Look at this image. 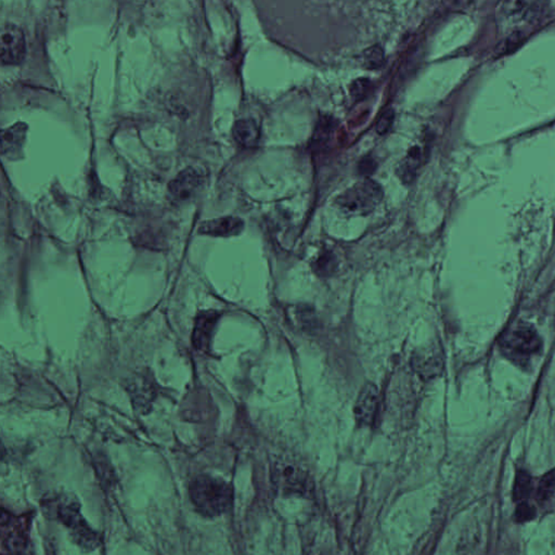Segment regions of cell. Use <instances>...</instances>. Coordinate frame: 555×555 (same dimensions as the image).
I'll list each match as a JSON object with an SVG mask.
<instances>
[{
  "instance_id": "5b68a950",
  "label": "cell",
  "mask_w": 555,
  "mask_h": 555,
  "mask_svg": "<svg viewBox=\"0 0 555 555\" xmlns=\"http://www.w3.org/2000/svg\"><path fill=\"white\" fill-rule=\"evenodd\" d=\"M0 57L3 64H19L27 53L24 33L21 27L13 23H5L0 35Z\"/></svg>"
},
{
  "instance_id": "8992f818",
  "label": "cell",
  "mask_w": 555,
  "mask_h": 555,
  "mask_svg": "<svg viewBox=\"0 0 555 555\" xmlns=\"http://www.w3.org/2000/svg\"><path fill=\"white\" fill-rule=\"evenodd\" d=\"M204 175L200 172V169L187 167L169 182V196L174 202H188L196 198L204 186Z\"/></svg>"
},
{
  "instance_id": "ffe728a7",
  "label": "cell",
  "mask_w": 555,
  "mask_h": 555,
  "mask_svg": "<svg viewBox=\"0 0 555 555\" xmlns=\"http://www.w3.org/2000/svg\"><path fill=\"white\" fill-rule=\"evenodd\" d=\"M536 517V510L533 505L527 503L526 501L519 503L515 510V519L519 523H525V521H531L533 517Z\"/></svg>"
},
{
  "instance_id": "ba28073f",
  "label": "cell",
  "mask_w": 555,
  "mask_h": 555,
  "mask_svg": "<svg viewBox=\"0 0 555 555\" xmlns=\"http://www.w3.org/2000/svg\"><path fill=\"white\" fill-rule=\"evenodd\" d=\"M27 133V125L22 122L5 128L1 131V154L10 159H19L22 155Z\"/></svg>"
},
{
  "instance_id": "6da1fadb",
  "label": "cell",
  "mask_w": 555,
  "mask_h": 555,
  "mask_svg": "<svg viewBox=\"0 0 555 555\" xmlns=\"http://www.w3.org/2000/svg\"><path fill=\"white\" fill-rule=\"evenodd\" d=\"M190 499L196 511L206 517L225 514L233 503V490L220 478L200 475L190 484Z\"/></svg>"
},
{
  "instance_id": "8fae6325",
  "label": "cell",
  "mask_w": 555,
  "mask_h": 555,
  "mask_svg": "<svg viewBox=\"0 0 555 555\" xmlns=\"http://www.w3.org/2000/svg\"><path fill=\"white\" fill-rule=\"evenodd\" d=\"M234 139L244 147H254L259 140V128L252 119L240 120L234 124Z\"/></svg>"
},
{
  "instance_id": "52a82bcc",
  "label": "cell",
  "mask_w": 555,
  "mask_h": 555,
  "mask_svg": "<svg viewBox=\"0 0 555 555\" xmlns=\"http://www.w3.org/2000/svg\"><path fill=\"white\" fill-rule=\"evenodd\" d=\"M379 405V391L373 383H367L359 393L354 413L356 422L361 428L373 424Z\"/></svg>"
},
{
  "instance_id": "277c9868",
  "label": "cell",
  "mask_w": 555,
  "mask_h": 555,
  "mask_svg": "<svg viewBox=\"0 0 555 555\" xmlns=\"http://www.w3.org/2000/svg\"><path fill=\"white\" fill-rule=\"evenodd\" d=\"M538 333L529 326H519L503 336L501 342L503 354L519 365L527 362L541 350Z\"/></svg>"
},
{
  "instance_id": "2e32d148",
  "label": "cell",
  "mask_w": 555,
  "mask_h": 555,
  "mask_svg": "<svg viewBox=\"0 0 555 555\" xmlns=\"http://www.w3.org/2000/svg\"><path fill=\"white\" fill-rule=\"evenodd\" d=\"M362 61H363V66L369 70H377V69L381 68L384 63L383 49L377 45L370 47L363 52Z\"/></svg>"
},
{
  "instance_id": "7c38bea8",
  "label": "cell",
  "mask_w": 555,
  "mask_h": 555,
  "mask_svg": "<svg viewBox=\"0 0 555 555\" xmlns=\"http://www.w3.org/2000/svg\"><path fill=\"white\" fill-rule=\"evenodd\" d=\"M421 149L419 147H411L408 154L399 163L397 167V175L405 184H411L417 176V171L421 165Z\"/></svg>"
},
{
  "instance_id": "ac0fdd59",
  "label": "cell",
  "mask_w": 555,
  "mask_h": 555,
  "mask_svg": "<svg viewBox=\"0 0 555 555\" xmlns=\"http://www.w3.org/2000/svg\"><path fill=\"white\" fill-rule=\"evenodd\" d=\"M372 88L371 80L368 78H358L352 84L350 94L355 101H361L366 99Z\"/></svg>"
},
{
  "instance_id": "44dd1931",
  "label": "cell",
  "mask_w": 555,
  "mask_h": 555,
  "mask_svg": "<svg viewBox=\"0 0 555 555\" xmlns=\"http://www.w3.org/2000/svg\"><path fill=\"white\" fill-rule=\"evenodd\" d=\"M395 120V112L393 109H387L380 116L377 124V131L380 135H385L391 129Z\"/></svg>"
},
{
  "instance_id": "7a4b0ae2",
  "label": "cell",
  "mask_w": 555,
  "mask_h": 555,
  "mask_svg": "<svg viewBox=\"0 0 555 555\" xmlns=\"http://www.w3.org/2000/svg\"><path fill=\"white\" fill-rule=\"evenodd\" d=\"M55 519H59L68 527L71 536L78 546L85 550L92 551L98 548L100 543L97 533L92 531L80 514V505L70 496L59 495L45 503Z\"/></svg>"
},
{
  "instance_id": "4fadbf2b",
  "label": "cell",
  "mask_w": 555,
  "mask_h": 555,
  "mask_svg": "<svg viewBox=\"0 0 555 555\" xmlns=\"http://www.w3.org/2000/svg\"><path fill=\"white\" fill-rule=\"evenodd\" d=\"M411 365L421 377H430L437 375L440 369V359L428 352H421L415 354Z\"/></svg>"
},
{
  "instance_id": "7402d4cb",
  "label": "cell",
  "mask_w": 555,
  "mask_h": 555,
  "mask_svg": "<svg viewBox=\"0 0 555 555\" xmlns=\"http://www.w3.org/2000/svg\"><path fill=\"white\" fill-rule=\"evenodd\" d=\"M375 166L377 165L371 157H365L359 164V171L362 174H369L375 171Z\"/></svg>"
},
{
  "instance_id": "d6986e66",
  "label": "cell",
  "mask_w": 555,
  "mask_h": 555,
  "mask_svg": "<svg viewBox=\"0 0 555 555\" xmlns=\"http://www.w3.org/2000/svg\"><path fill=\"white\" fill-rule=\"evenodd\" d=\"M316 271L318 275H330L331 273H333L334 271V266H336V261H334V257L332 254H324V255L320 256V259L316 261Z\"/></svg>"
},
{
  "instance_id": "3957f363",
  "label": "cell",
  "mask_w": 555,
  "mask_h": 555,
  "mask_svg": "<svg viewBox=\"0 0 555 555\" xmlns=\"http://www.w3.org/2000/svg\"><path fill=\"white\" fill-rule=\"evenodd\" d=\"M382 199V187L371 179H366L338 196L336 204L345 215L365 216L377 208Z\"/></svg>"
},
{
  "instance_id": "5bb4252c",
  "label": "cell",
  "mask_w": 555,
  "mask_h": 555,
  "mask_svg": "<svg viewBox=\"0 0 555 555\" xmlns=\"http://www.w3.org/2000/svg\"><path fill=\"white\" fill-rule=\"evenodd\" d=\"M533 491V480L528 472L519 470L515 477L514 487H513V499L515 503L526 501L527 498Z\"/></svg>"
},
{
  "instance_id": "9c48e42d",
  "label": "cell",
  "mask_w": 555,
  "mask_h": 555,
  "mask_svg": "<svg viewBox=\"0 0 555 555\" xmlns=\"http://www.w3.org/2000/svg\"><path fill=\"white\" fill-rule=\"evenodd\" d=\"M218 319L219 314L212 310L200 312L196 317L194 336H192V343L196 349L208 352Z\"/></svg>"
},
{
  "instance_id": "9a60e30c",
  "label": "cell",
  "mask_w": 555,
  "mask_h": 555,
  "mask_svg": "<svg viewBox=\"0 0 555 555\" xmlns=\"http://www.w3.org/2000/svg\"><path fill=\"white\" fill-rule=\"evenodd\" d=\"M555 493V470L549 472L541 478L537 489V499L540 503H546L553 497Z\"/></svg>"
},
{
  "instance_id": "30bf717a",
  "label": "cell",
  "mask_w": 555,
  "mask_h": 555,
  "mask_svg": "<svg viewBox=\"0 0 555 555\" xmlns=\"http://www.w3.org/2000/svg\"><path fill=\"white\" fill-rule=\"evenodd\" d=\"M243 220L238 217L217 218V219L208 220L203 222L199 231L203 234L212 236V237H231L237 236L243 230Z\"/></svg>"
},
{
  "instance_id": "e0dca14e",
  "label": "cell",
  "mask_w": 555,
  "mask_h": 555,
  "mask_svg": "<svg viewBox=\"0 0 555 555\" xmlns=\"http://www.w3.org/2000/svg\"><path fill=\"white\" fill-rule=\"evenodd\" d=\"M280 476L281 480L283 478L284 482H287V484L291 485L290 488L292 491L298 490V487L303 485V480H306V477L303 476L302 472L300 470H297V468H293L292 466H284L282 471H281Z\"/></svg>"
}]
</instances>
